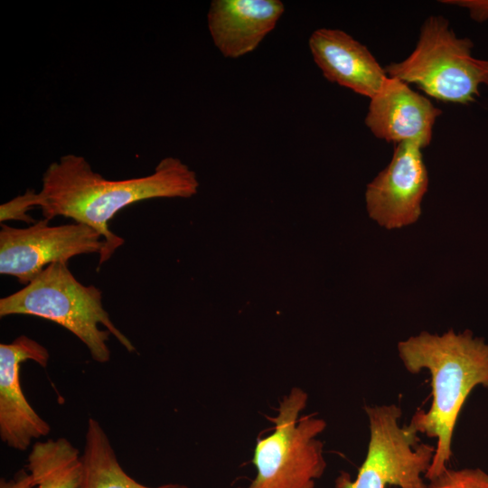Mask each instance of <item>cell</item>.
I'll list each match as a JSON object with an SVG mask.
<instances>
[{"label": "cell", "instance_id": "obj_11", "mask_svg": "<svg viewBox=\"0 0 488 488\" xmlns=\"http://www.w3.org/2000/svg\"><path fill=\"white\" fill-rule=\"evenodd\" d=\"M308 44L315 64L332 83L371 99L388 78L369 49L343 31L317 29Z\"/></svg>", "mask_w": 488, "mask_h": 488}, {"label": "cell", "instance_id": "obj_10", "mask_svg": "<svg viewBox=\"0 0 488 488\" xmlns=\"http://www.w3.org/2000/svg\"><path fill=\"white\" fill-rule=\"evenodd\" d=\"M370 99L365 124L375 136L396 144L414 142L422 148L429 145L441 110L427 98L406 82L388 76Z\"/></svg>", "mask_w": 488, "mask_h": 488}, {"label": "cell", "instance_id": "obj_3", "mask_svg": "<svg viewBox=\"0 0 488 488\" xmlns=\"http://www.w3.org/2000/svg\"><path fill=\"white\" fill-rule=\"evenodd\" d=\"M14 314L37 316L63 326L99 363L110 359V334L127 352L136 351L103 307L101 291L79 282L65 263L49 265L22 289L0 299V316Z\"/></svg>", "mask_w": 488, "mask_h": 488}, {"label": "cell", "instance_id": "obj_9", "mask_svg": "<svg viewBox=\"0 0 488 488\" xmlns=\"http://www.w3.org/2000/svg\"><path fill=\"white\" fill-rule=\"evenodd\" d=\"M49 359L47 348L26 335L0 344V437L13 449L24 451L51 431L28 402L20 380L21 363L33 361L45 368Z\"/></svg>", "mask_w": 488, "mask_h": 488}, {"label": "cell", "instance_id": "obj_1", "mask_svg": "<svg viewBox=\"0 0 488 488\" xmlns=\"http://www.w3.org/2000/svg\"><path fill=\"white\" fill-rule=\"evenodd\" d=\"M196 174L180 159H162L150 175L110 181L91 168L81 155H65L42 175L38 207L45 219H72L99 232L105 241L99 265L108 260L124 239L108 229L122 209L155 198H190L197 193Z\"/></svg>", "mask_w": 488, "mask_h": 488}, {"label": "cell", "instance_id": "obj_12", "mask_svg": "<svg viewBox=\"0 0 488 488\" xmlns=\"http://www.w3.org/2000/svg\"><path fill=\"white\" fill-rule=\"evenodd\" d=\"M284 12L279 0H213L208 29L220 52L236 59L256 50Z\"/></svg>", "mask_w": 488, "mask_h": 488}, {"label": "cell", "instance_id": "obj_14", "mask_svg": "<svg viewBox=\"0 0 488 488\" xmlns=\"http://www.w3.org/2000/svg\"><path fill=\"white\" fill-rule=\"evenodd\" d=\"M27 468L37 488H80L81 455L65 437L35 442Z\"/></svg>", "mask_w": 488, "mask_h": 488}, {"label": "cell", "instance_id": "obj_8", "mask_svg": "<svg viewBox=\"0 0 488 488\" xmlns=\"http://www.w3.org/2000/svg\"><path fill=\"white\" fill-rule=\"evenodd\" d=\"M421 149L414 142L399 143L390 163L367 185L368 214L385 229L410 225L421 215V202L428 186Z\"/></svg>", "mask_w": 488, "mask_h": 488}, {"label": "cell", "instance_id": "obj_6", "mask_svg": "<svg viewBox=\"0 0 488 488\" xmlns=\"http://www.w3.org/2000/svg\"><path fill=\"white\" fill-rule=\"evenodd\" d=\"M370 428L366 457L354 481L344 475L336 488H427L422 477L430 467L436 446L419 443L409 425L400 427L396 404L365 406Z\"/></svg>", "mask_w": 488, "mask_h": 488}, {"label": "cell", "instance_id": "obj_5", "mask_svg": "<svg viewBox=\"0 0 488 488\" xmlns=\"http://www.w3.org/2000/svg\"><path fill=\"white\" fill-rule=\"evenodd\" d=\"M473 46L470 39L455 35L446 18L430 16L410 55L385 71L436 99L468 104L479 95L480 85H488V61L474 58Z\"/></svg>", "mask_w": 488, "mask_h": 488}, {"label": "cell", "instance_id": "obj_13", "mask_svg": "<svg viewBox=\"0 0 488 488\" xmlns=\"http://www.w3.org/2000/svg\"><path fill=\"white\" fill-rule=\"evenodd\" d=\"M81 461L80 488H188L181 483L150 487L136 482L122 468L106 431L93 418L88 419Z\"/></svg>", "mask_w": 488, "mask_h": 488}, {"label": "cell", "instance_id": "obj_4", "mask_svg": "<svg viewBox=\"0 0 488 488\" xmlns=\"http://www.w3.org/2000/svg\"><path fill=\"white\" fill-rule=\"evenodd\" d=\"M307 399L300 388L284 396L277 416L267 418L274 430L257 439L252 458L257 474L239 488H314L326 468L324 443L317 438L326 422L315 413L300 416Z\"/></svg>", "mask_w": 488, "mask_h": 488}, {"label": "cell", "instance_id": "obj_15", "mask_svg": "<svg viewBox=\"0 0 488 488\" xmlns=\"http://www.w3.org/2000/svg\"><path fill=\"white\" fill-rule=\"evenodd\" d=\"M427 488H488V474L479 468L446 469Z\"/></svg>", "mask_w": 488, "mask_h": 488}, {"label": "cell", "instance_id": "obj_2", "mask_svg": "<svg viewBox=\"0 0 488 488\" xmlns=\"http://www.w3.org/2000/svg\"><path fill=\"white\" fill-rule=\"evenodd\" d=\"M397 349L408 371L427 370L431 376V406L427 411L417 410L409 426L418 434L436 438L424 475L432 481L447 469L454 430L468 395L478 385L488 389V344L470 331L449 330L440 335L423 331L399 342Z\"/></svg>", "mask_w": 488, "mask_h": 488}, {"label": "cell", "instance_id": "obj_7", "mask_svg": "<svg viewBox=\"0 0 488 488\" xmlns=\"http://www.w3.org/2000/svg\"><path fill=\"white\" fill-rule=\"evenodd\" d=\"M49 221L44 218L27 228L1 223L0 274L27 285L52 263L103 251L105 241L91 227L79 222L50 226Z\"/></svg>", "mask_w": 488, "mask_h": 488}, {"label": "cell", "instance_id": "obj_16", "mask_svg": "<svg viewBox=\"0 0 488 488\" xmlns=\"http://www.w3.org/2000/svg\"><path fill=\"white\" fill-rule=\"evenodd\" d=\"M38 207V192L27 190L23 194L18 195L0 206V221H22L27 223H35L33 218L27 212Z\"/></svg>", "mask_w": 488, "mask_h": 488}, {"label": "cell", "instance_id": "obj_17", "mask_svg": "<svg viewBox=\"0 0 488 488\" xmlns=\"http://www.w3.org/2000/svg\"><path fill=\"white\" fill-rule=\"evenodd\" d=\"M36 487L32 475L29 472L20 470L15 475L10 479L5 480L1 478L0 488H34Z\"/></svg>", "mask_w": 488, "mask_h": 488}]
</instances>
